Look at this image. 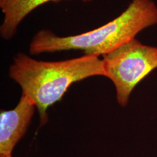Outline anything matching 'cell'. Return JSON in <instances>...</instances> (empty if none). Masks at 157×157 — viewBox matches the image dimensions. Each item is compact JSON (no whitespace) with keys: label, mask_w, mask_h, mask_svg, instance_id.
I'll list each match as a JSON object with an SVG mask.
<instances>
[{"label":"cell","mask_w":157,"mask_h":157,"mask_svg":"<svg viewBox=\"0 0 157 157\" xmlns=\"http://www.w3.org/2000/svg\"><path fill=\"white\" fill-rule=\"evenodd\" d=\"M9 76L22 94L34 101L41 125L48 120L47 111L62 99L71 85L95 76H105L103 60L84 56L60 61H42L19 52L9 67Z\"/></svg>","instance_id":"cell-1"},{"label":"cell","mask_w":157,"mask_h":157,"mask_svg":"<svg viewBox=\"0 0 157 157\" xmlns=\"http://www.w3.org/2000/svg\"><path fill=\"white\" fill-rule=\"evenodd\" d=\"M157 24V6L152 0H132L127 9L106 24L74 36H58L44 29L33 36L31 55L82 50L84 56H103L135 39L145 29Z\"/></svg>","instance_id":"cell-2"},{"label":"cell","mask_w":157,"mask_h":157,"mask_svg":"<svg viewBox=\"0 0 157 157\" xmlns=\"http://www.w3.org/2000/svg\"><path fill=\"white\" fill-rule=\"evenodd\" d=\"M105 77L114 84L117 102L125 107L134 88L157 68V48L129 41L103 56Z\"/></svg>","instance_id":"cell-3"},{"label":"cell","mask_w":157,"mask_h":157,"mask_svg":"<svg viewBox=\"0 0 157 157\" xmlns=\"http://www.w3.org/2000/svg\"><path fill=\"white\" fill-rule=\"evenodd\" d=\"M36 107L22 94L15 109L0 113V154H12L15 145L26 132Z\"/></svg>","instance_id":"cell-4"},{"label":"cell","mask_w":157,"mask_h":157,"mask_svg":"<svg viewBox=\"0 0 157 157\" xmlns=\"http://www.w3.org/2000/svg\"><path fill=\"white\" fill-rule=\"evenodd\" d=\"M63 0H0V8L4 14L0 25V35L5 40H9L16 34L20 23L29 13L41 5ZM88 3L93 0H81Z\"/></svg>","instance_id":"cell-5"},{"label":"cell","mask_w":157,"mask_h":157,"mask_svg":"<svg viewBox=\"0 0 157 157\" xmlns=\"http://www.w3.org/2000/svg\"><path fill=\"white\" fill-rule=\"evenodd\" d=\"M0 157H13L12 154H0Z\"/></svg>","instance_id":"cell-6"}]
</instances>
